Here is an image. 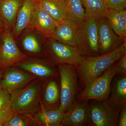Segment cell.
Segmentation results:
<instances>
[{"mask_svg":"<svg viewBox=\"0 0 126 126\" xmlns=\"http://www.w3.org/2000/svg\"><path fill=\"white\" fill-rule=\"evenodd\" d=\"M126 54V41L111 52L97 56L82 55L80 61L74 65L82 89L101 75L111 65Z\"/></svg>","mask_w":126,"mask_h":126,"instance_id":"obj_1","label":"cell"},{"mask_svg":"<svg viewBox=\"0 0 126 126\" xmlns=\"http://www.w3.org/2000/svg\"><path fill=\"white\" fill-rule=\"evenodd\" d=\"M43 83V79L36 78L24 87L10 93L11 109L15 114L33 117L38 110Z\"/></svg>","mask_w":126,"mask_h":126,"instance_id":"obj_2","label":"cell"},{"mask_svg":"<svg viewBox=\"0 0 126 126\" xmlns=\"http://www.w3.org/2000/svg\"><path fill=\"white\" fill-rule=\"evenodd\" d=\"M60 77L59 108L63 113L70 109L77 102L81 90L79 85L77 70L73 65L57 64Z\"/></svg>","mask_w":126,"mask_h":126,"instance_id":"obj_3","label":"cell"},{"mask_svg":"<svg viewBox=\"0 0 126 126\" xmlns=\"http://www.w3.org/2000/svg\"><path fill=\"white\" fill-rule=\"evenodd\" d=\"M98 18L86 17L85 20L77 26L76 47L81 55H101L98 43Z\"/></svg>","mask_w":126,"mask_h":126,"instance_id":"obj_4","label":"cell"},{"mask_svg":"<svg viewBox=\"0 0 126 126\" xmlns=\"http://www.w3.org/2000/svg\"><path fill=\"white\" fill-rule=\"evenodd\" d=\"M94 100H91L88 104V125L118 126V117L122 107L114 105L108 99Z\"/></svg>","mask_w":126,"mask_h":126,"instance_id":"obj_5","label":"cell"},{"mask_svg":"<svg viewBox=\"0 0 126 126\" xmlns=\"http://www.w3.org/2000/svg\"><path fill=\"white\" fill-rule=\"evenodd\" d=\"M116 75L115 63L100 77L81 90L77 96L79 102L88 100H103L107 99L111 90V84L113 77Z\"/></svg>","mask_w":126,"mask_h":126,"instance_id":"obj_6","label":"cell"},{"mask_svg":"<svg viewBox=\"0 0 126 126\" xmlns=\"http://www.w3.org/2000/svg\"><path fill=\"white\" fill-rule=\"evenodd\" d=\"M47 39L48 55L56 64L74 66L81 60L82 55L76 47L52 38Z\"/></svg>","mask_w":126,"mask_h":126,"instance_id":"obj_7","label":"cell"},{"mask_svg":"<svg viewBox=\"0 0 126 126\" xmlns=\"http://www.w3.org/2000/svg\"><path fill=\"white\" fill-rule=\"evenodd\" d=\"M0 46V67L7 68L28 58L20 51L11 31L4 29Z\"/></svg>","mask_w":126,"mask_h":126,"instance_id":"obj_8","label":"cell"},{"mask_svg":"<svg viewBox=\"0 0 126 126\" xmlns=\"http://www.w3.org/2000/svg\"><path fill=\"white\" fill-rule=\"evenodd\" d=\"M98 43L100 55L113 51L121 46L124 41L116 34L104 16L97 19Z\"/></svg>","mask_w":126,"mask_h":126,"instance_id":"obj_9","label":"cell"},{"mask_svg":"<svg viewBox=\"0 0 126 126\" xmlns=\"http://www.w3.org/2000/svg\"><path fill=\"white\" fill-rule=\"evenodd\" d=\"M6 69L4 78L0 83V87L9 94L24 87L37 78L30 73L16 68Z\"/></svg>","mask_w":126,"mask_h":126,"instance_id":"obj_10","label":"cell"},{"mask_svg":"<svg viewBox=\"0 0 126 126\" xmlns=\"http://www.w3.org/2000/svg\"><path fill=\"white\" fill-rule=\"evenodd\" d=\"M59 23L41 6L36 0V6L28 28L36 30L45 38H50Z\"/></svg>","mask_w":126,"mask_h":126,"instance_id":"obj_11","label":"cell"},{"mask_svg":"<svg viewBox=\"0 0 126 126\" xmlns=\"http://www.w3.org/2000/svg\"><path fill=\"white\" fill-rule=\"evenodd\" d=\"M77 101L64 113L60 126H84L88 124V101Z\"/></svg>","mask_w":126,"mask_h":126,"instance_id":"obj_12","label":"cell"},{"mask_svg":"<svg viewBox=\"0 0 126 126\" xmlns=\"http://www.w3.org/2000/svg\"><path fill=\"white\" fill-rule=\"evenodd\" d=\"M36 2V0H23L11 31L15 40L23 31L29 27L34 12Z\"/></svg>","mask_w":126,"mask_h":126,"instance_id":"obj_13","label":"cell"},{"mask_svg":"<svg viewBox=\"0 0 126 126\" xmlns=\"http://www.w3.org/2000/svg\"><path fill=\"white\" fill-rule=\"evenodd\" d=\"M16 65L42 79L59 77L58 70L52 64L30 61H22Z\"/></svg>","mask_w":126,"mask_h":126,"instance_id":"obj_14","label":"cell"},{"mask_svg":"<svg viewBox=\"0 0 126 126\" xmlns=\"http://www.w3.org/2000/svg\"><path fill=\"white\" fill-rule=\"evenodd\" d=\"M23 0H0V16L4 29L11 31Z\"/></svg>","mask_w":126,"mask_h":126,"instance_id":"obj_15","label":"cell"},{"mask_svg":"<svg viewBox=\"0 0 126 126\" xmlns=\"http://www.w3.org/2000/svg\"><path fill=\"white\" fill-rule=\"evenodd\" d=\"M63 113L59 106L44 107L34 115L33 117L37 126H60Z\"/></svg>","mask_w":126,"mask_h":126,"instance_id":"obj_16","label":"cell"},{"mask_svg":"<svg viewBox=\"0 0 126 126\" xmlns=\"http://www.w3.org/2000/svg\"><path fill=\"white\" fill-rule=\"evenodd\" d=\"M65 10V21L78 26L86 19V12L81 0H61Z\"/></svg>","mask_w":126,"mask_h":126,"instance_id":"obj_17","label":"cell"},{"mask_svg":"<svg viewBox=\"0 0 126 126\" xmlns=\"http://www.w3.org/2000/svg\"><path fill=\"white\" fill-rule=\"evenodd\" d=\"M77 36V26L64 21L58 24L50 38L76 47Z\"/></svg>","mask_w":126,"mask_h":126,"instance_id":"obj_18","label":"cell"},{"mask_svg":"<svg viewBox=\"0 0 126 126\" xmlns=\"http://www.w3.org/2000/svg\"><path fill=\"white\" fill-rule=\"evenodd\" d=\"M115 33L126 40V10L108 9L105 16Z\"/></svg>","mask_w":126,"mask_h":126,"instance_id":"obj_19","label":"cell"},{"mask_svg":"<svg viewBox=\"0 0 126 126\" xmlns=\"http://www.w3.org/2000/svg\"><path fill=\"white\" fill-rule=\"evenodd\" d=\"M57 77L49 78L45 84L43 95L44 107L60 106V94Z\"/></svg>","mask_w":126,"mask_h":126,"instance_id":"obj_20","label":"cell"},{"mask_svg":"<svg viewBox=\"0 0 126 126\" xmlns=\"http://www.w3.org/2000/svg\"><path fill=\"white\" fill-rule=\"evenodd\" d=\"M41 6L58 23L65 20L64 6L61 0H38Z\"/></svg>","mask_w":126,"mask_h":126,"instance_id":"obj_21","label":"cell"},{"mask_svg":"<svg viewBox=\"0 0 126 126\" xmlns=\"http://www.w3.org/2000/svg\"><path fill=\"white\" fill-rule=\"evenodd\" d=\"M85 9L86 17L105 16L109 8L106 0H81Z\"/></svg>","mask_w":126,"mask_h":126,"instance_id":"obj_22","label":"cell"},{"mask_svg":"<svg viewBox=\"0 0 126 126\" xmlns=\"http://www.w3.org/2000/svg\"><path fill=\"white\" fill-rule=\"evenodd\" d=\"M109 100L114 105L121 107L126 104V76H121L115 81Z\"/></svg>","mask_w":126,"mask_h":126,"instance_id":"obj_23","label":"cell"},{"mask_svg":"<svg viewBox=\"0 0 126 126\" xmlns=\"http://www.w3.org/2000/svg\"><path fill=\"white\" fill-rule=\"evenodd\" d=\"M37 126L33 117L26 114H15L5 126Z\"/></svg>","mask_w":126,"mask_h":126,"instance_id":"obj_24","label":"cell"},{"mask_svg":"<svg viewBox=\"0 0 126 126\" xmlns=\"http://www.w3.org/2000/svg\"><path fill=\"white\" fill-rule=\"evenodd\" d=\"M22 45L24 49L33 53H38L41 51V46L36 36L32 34H28L24 37Z\"/></svg>","mask_w":126,"mask_h":126,"instance_id":"obj_25","label":"cell"},{"mask_svg":"<svg viewBox=\"0 0 126 126\" xmlns=\"http://www.w3.org/2000/svg\"><path fill=\"white\" fill-rule=\"evenodd\" d=\"M11 108L10 94L0 87V111Z\"/></svg>","mask_w":126,"mask_h":126,"instance_id":"obj_26","label":"cell"},{"mask_svg":"<svg viewBox=\"0 0 126 126\" xmlns=\"http://www.w3.org/2000/svg\"><path fill=\"white\" fill-rule=\"evenodd\" d=\"M116 75L126 76V54L115 63Z\"/></svg>","mask_w":126,"mask_h":126,"instance_id":"obj_27","label":"cell"},{"mask_svg":"<svg viewBox=\"0 0 126 126\" xmlns=\"http://www.w3.org/2000/svg\"><path fill=\"white\" fill-rule=\"evenodd\" d=\"M109 9L117 10L126 9V0H106Z\"/></svg>","mask_w":126,"mask_h":126,"instance_id":"obj_28","label":"cell"},{"mask_svg":"<svg viewBox=\"0 0 126 126\" xmlns=\"http://www.w3.org/2000/svg\"><path fill=\"white\" fill-rule=\"evenodd\" d=\"M15 114L11 108L0 111V126H5Z\"/></svg>","mask_w":126,"mask_h":126,"instance_id":"obj_29","label":"cell"},{"mask_svg":"<svg viewBox=\"0 0 126 126\" xmlns=\"http://www.w3.org/2000/svg\"><path fill=\"white\" fill-rule=\"evenodd\" d=\"M118 117V126H126V104L122 107Z\"/></svg>","mask_w":126,"mask_h":126,"instance_id":"obj_30","label":"cell"},{"mask_svg":"<svg viewBox=\"0 0 126 126\" xmlns=\"http://www.w3.org/2000/svg\"><path fill=\"white\" fill-rule=\"evenodd\" d=\"M2 28H4V24H3L2 19H1V18L0 16V29Z\"/></svg>","mask_w":126,"mask_h":126,"instance_id":"obj_31","label":"cell"},{"mask_svg":"<svg viewBox=\"0 0 126 126\" xmlns=\"http://www.w3.org/2000/svg\"><path fill=\"white\" fill-rule=\"evenodd\" d=\"M4 30V28H1V29H0V36L2 34Z\"/></svg>","mask_w":126,"mask_h":126,"instance_id":"obj_32","label":"cell"},{"mask_svg":"<svg viewBox=\"0 0 126 126\" xmlns=\"http://www.w3.org/2000/svg\"><path fill=\"white\" fill-rule=\"evenodd\" d=\"M2 76V73H1V71L0 70V79H1V78Z\"/></svg>","mask_w":126,"mask_h":126,"instance_id":"obj_33","label":"cell"}]
</instances>
